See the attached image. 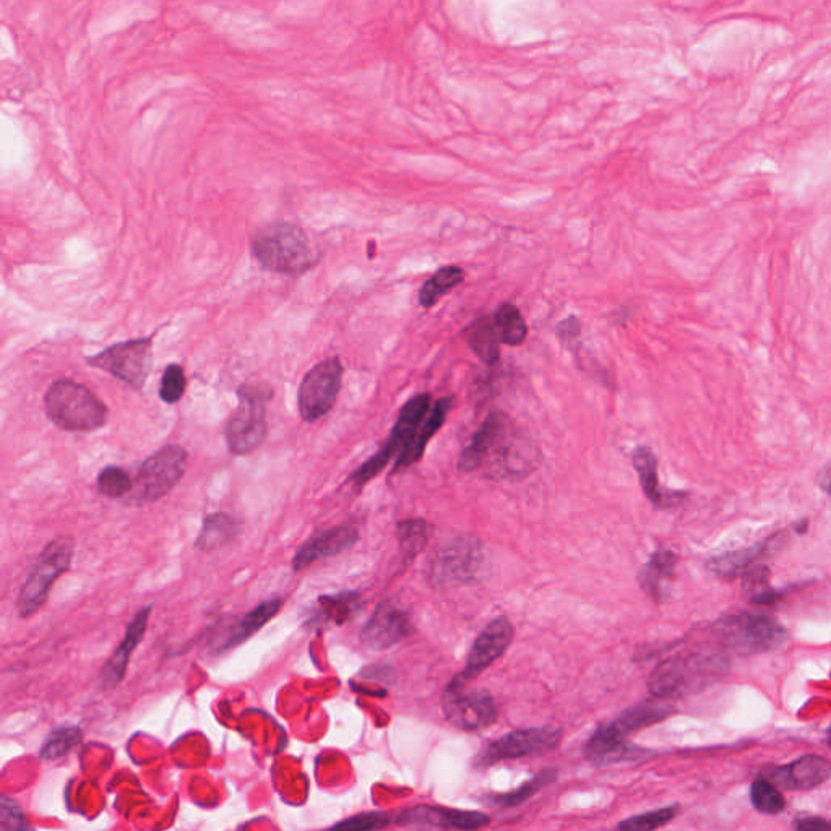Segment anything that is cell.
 <instances>
[{
  "label": "cell",
  "instance_id": "cell-5",
  "mask_svg": "<svg viewBox=\"0 0 831 831\" xmlns=\"http://www.w3.org/2000/svg\"><path fill=\"white\" fill-rule=\"evenodd\" d=\"M239 405L224 427L229 452L244 457L262 447L267 439V406L273 390L265 384H244L237 388Z\"/></svg>",
  "mask_w": 831,
  "mask_h": 831
},
{
  "label": "cell",
  "instance_id": "cell-12",
  "mask_svg": "<svg viewBox=\"0 0 831 831\" xmlns=\"http://www.w3.org/2000/svg\"><path fill=\"white\" fill-rule=\"evenodd\" d=\"M484 547L473 536H458L440 547L429 562V577L437 586L470 582L483 569Z\"/></svg>",
  "mask_w": 831,
  "mask_h": 831
},
{
  "label": "cell",
  "instance_id": "cell-9",
  "mask_svg": "<svg viewBox=\"0 0 831 831\" xmlns=\"http://www.w3.org/2000/svg\"><path fill=\"white\" fill-rule=\"evenodd\" d=\"M431 403L432 398L429 393H419L401 408L400 416H398L384 447L380 448L379 452L375 453L374 457L369 458L364 465L359 466L358 470L354 471L353 476H351V481L356 486H364V484L369 483L380 471L384 470L385 466L393 460V457H397V455L400 457V453L413 440L422 422L426 421L427 414L431 411Z\"/></svg>",
  "mask_w": 831,
  "mask_h": 831
},
{
  "label": "cell",
  "instance_id": "cell-22",
  "mask_svg": "<svg viewBox=\"0 0 831 831\" xmlns=\"http://www.w3.org/2000/svg\"><path fill=\"white\" fill-rule=\"evenodd\" d=\"M281 604H283V601L276 598L267 599V601L257 604L252 611L247 612L244 616L236 619L233 624L220 630L218 635L213 638V648L221 653V651L233 650L236 646L246 642L278 614Z\"/></svg>",
  "mask_w": 831,
  "mask_h": 831
},
{
  "label": "cell",
  "instance_id": "cell-43",
  "mask_svg": "<svg viewBox=\"0 0 831 831\" xmlns=\"http://www.w3.org/2000/svg\"><path fill=\"white\" fill-rule=\"evenodd\" d=\"M819 484L823 491L831 494V465L825 466L819 474Z\"/></svg>",
  "mask_w": 831,
  "mask_h": 831
},
{
  "label": "cell",
  "instance_id": "cell-21",
  "mask_svg": "<svg viewBox=\"0 0 831 831\" xmlns=\"http://www.w3.org/2000/svg\"><path fill=\"white\" fill-rule=\"evenodd\" d=\"M359 531L356 526L345 525L333 526L322 533L315 534L309 541L302 544L301 549L296 552L293 559V570L299 572L315 564L317 560L335 557L341 552L348 551L354 544L358 543Z\"/></svg>",
  "mask_w": 831,
  "mask_h": 831
},
{
  "label": "cell",
  "instance_id": "cell-17",
  "mask_svg": "<svg viewBox=\"0 0 831 831\" xmlns=\"http://www.w3.org/2000/svg\"><path fill=\"white\" fill-rule=\"evenodd\" d=\"M398 827H435L444 830H479L489 825V817L474 810L440 806H416L403 810L393 820Z\"/></svg>",
  "mask_w": 831,
  "mask_h": 831
},
{
  "label": "cell",
  "instance_id": "cell-15",
  "mask_svg": "<svg viewBox=\"0 0 831 831\" xmlns=\"http://www.w3.org/2000/svg\"><path fill=\"white\" fill-rule=\"evenodd\" d=\"M513 640V625L507 617L500 616L492 619L479 633L471 646L470 655L466 658L465 668L453 677L450 687H465L486 671L496 659L504 655Z\"/></svg>",
  "mask_w": 831,
  "mask_h": 831
},
{
  "label": "cell",
  "instance_id": "cell-44",
  "mask_svg": "<svg viewBox=\"0 0 831 831\" xmlns=\"http://www.w3.org/2000/svg\"><path fill=\"white\" fill-rule=\"evenodd\" d=\"M794 528H796L797 533L804 534V531L807 530V520H802L801 525H796Z\"/></svg>",
  "mask_w": 831,
  "mask_h": 831
},
{
  "label": "cell",
  "instance_id": "cell-27",
  "mask_svg": "<svg viewBox=\"0 0 831 831\" xmlns=\"http://www.w3.org/2000/svg\"><path fill=\"white\" fill-rule=\"evenodd\" d=\"M241 526L236 518L228 513H211L203 521L199 538L195 541V547L203 552L218 551L229 546L237 538Z\"/></svg>",
  "mask_w": 831,
  "mask_h": 831
},
{
  "label": "cell",
  "instance_id": "cell-38",
  "mask_svg": "<svg viewBox=\"0 0 831 831\" xmlns=\"http://www.w3.org/2000/svg\"><path fill=\"white\" fill-rule=\"evenodd\" d=\"M187 388L186 372L179 364H169L161 377L160 398L168 405H176L184 397Z\"/></svg>",
  "mask_w": 831,
  "mask_h": 831
},
{
  "label": "cell",
  "instance_id": "cell-40",
  "mask_svg": "<svg viewBox=\"0 0 831 831\" xmlns=\"http://www.w3.org/2000/svg\"><path fill=\"white\" fill-rule=\"evenodd\" d=\"M2 828L5 830H25L28 828L25 815L17 806V802L12 801L10 797L2 796Z\"/></svg>",
  "mask_w": 831,
  "mask_h": 831
},
{
  "label": "cell",
  "instance_id": "cell-10",
  "mask_svg": "<svg viewBox=\"0 0 831 831\" xmlns=\"http://www.w3.org/2000/svg\"><path fill=\"white\" fill-rule=\"evenodd\" d=\"M87 364L108 372L135 390H142L153 367V336L116 343L87 358Z\"/></svg>",
  "mask_w": 831,
  "mask_h": 831
},
{
  "label": "cell",
  "instance_id": "cell-18",
  "mask_svg": "<svg viewBox=\"0 0 831 831\" xmlns=\"http://www.w3.org/2000/svg\"><path fill=\"white\" fill-rule=\"evenodd\" d=\"M763 775L771 783L789 791H810L831 778V763L822 755H804L784 767L765 768Z\"/></svg>",
  "mask_w": 831,
  "mask_h": 831
},
{
  "label": "cell",
  "instance_id": "cell-4",
  "mask_svg": "<svg viewBox=\"0 0 831 831\" xmlns=\"http://www.w3.org/2000/svg\"><path fill=\"white\" fill-rule=\"evenodd\" d=\"M46 414L59 429L67 432H91L106 426L108 406L90 388L72 379H59L44 397Z\"/></svg>",
  "mask_w": 831,
  "mask_h": 831
},
{
  "label": "cell",
  "instance_id": "cell-29",
  "mask_svg": "<svg viewBox=\"0 0 831 831\" xmlns=\"http://www.w3.org/2000/svg\"><path fill=\"white\" fill-rule=\"evenodd\" d=\"M362 596L358 591H340L335 595L320 596L317 614L322 622L343 625L361 609Z\"/></svg>",
  "mask_w": 831,
  "mask_h": 831
},
{
  "label": "cell",
  "instance_id": "cell-6",
  "mask_svg": "<svg viewBox=\"0 0 831 831\" xmlns=\"http://www.w3.org/2000/svg\"><path fill=\"white\" fill-rule=\"evenodd\" d=\"M713 633L724 651L737 655L767 653L788 640V633L773 617L744 611L721 617Z\"/></svg>",
  "mask_w": 831,
  "mask_h": 831
},
{
  "label": "cell",
  "instance_id": "cell-45",
  "mask_svg": "<svg viewBox=\"0 0 831 831\" xmlns=\"http://www.w3.org/2000/svg\"><path fill=\"white\" fill-rule=\"evenodd\" d=\"M827 741H828V747H830V749H831V726H830V729H828Z\"/></svg>",
  "mask_w": 831,
  "mask_h": 831
},
{
  "label": "cell",
  "instance_id": "cell-39",
  "mask_svg": "<svg viewBox=\"0 0 831 831\" xmlns=\"http://www.w3.org/2000/svg\"><path fill=\"white\" fill-rule=\"evenodd\" d=\"M392 823L390 815L385 812H366V814L354 815L345 822L336 823V830L367 831L382 830Z\"/></svg>",
  "mask_w": 831,
  "mask_h": 831
},
{
  "label": "cell",
  "instance_id": "cell-16",
  "mask_svg": "<svg viewBox=\"0 0 831 831\" xmlns=\"http://www.w3.org/2000/svg\"><path fill=\"white\" fill-rule=\"evenodd\" d=\"M413 633V622L405 609L398 608L392 601H380L374 614L361 630L362 645L374 651L390 650L405 642Z\"/></svg>",
  "mask_w": 831,
  "mask_h": 831
},
{
  "label": "cell",
  "instance_id": "cell-35",
  "mask_svg": "<svg viewBox=\"0 0 831 831\" xmlns=\"http://www.w3.org/2000/svg\"><path fill=\"white\" fill-rule=\"evenodd\" d=\"M398 539L406 559H414L424 549L429 539V525L422 518H411V520L398 523Z\"/></svg>",
  "mask_w": 831,
  "mask_h": 831
},
{
  "label": "cell",
  "instance_id": "cell-1",
  "mask_svg": "<svg viewBox=\"0 0 831 831\" xmlns=\"http://www.w3.org/2000/svg\"><path fill=\"white\" fill-rule=\"evenodd\" d=\"M672 711L674 710L671 705L661 702V698L646 700L637 703L635 707L627 708L611 723L604 724L591 734L583 749L586 760L598 767L640 760L650 752L627 744L625 739L635 732L661 723L672 715Z\"/></svg>",
  "mask_w": 831,
  "mask_h": 831
},
{
  "label": "cell",
  "instance_id": "cell-2",
  "mask_svg": "<svg viewBox=\"0 0 831 831\" xmlns=\"http://www.w3.org/2000/svg\"><path fill=\"white\" fill-rule=\"evenodd\" d=\"M729 671L724 651L697 650L672 656L659 664L648 679L655 698H677L695 694L723 679Z\"/></svg>",
  "mask_w": 831,
  "mask_h": 831
},
{
  "label": "cell",
  "instance_id": "cell-14",
  "mask_svg": "<svg viewBox=\"0 0 831 831\" xmlns=\"http://www.w3.org/2000/svg\"><path fill=\"white\" fill-rule=\"evenodd\" d=\"M445 720L461 731H483L496 723L499 711L492 695L484 689L447 685L442 697Z\"/></svg>",
  "mask_w": 831,
  "mask_h": 831
},
{
  "label": "cell",
  "instance_id": "cell-3",
  "mask_svg": "<svg viewBox=\"0 0 831 831\" xmlns=\"http://www.w3.org/2000/svg\"><path fill=\"white\" fill-rule=\"evenodd\" d=\"M250 249L265 270L280 275H301L315 263L306 231L288 221H275L257 229Z\"/></svg>",
  "mask_w": 831,
  "mask_h": 831
},
{
  "label": "cell",
  "instance_id": "cell-30",
  "mask_svg": "<svg viewBox=\"0 0 831 831\" xmlns=\"http://www.w3.org/2000/svg\"><path fill=\"white\" fill-rule=\"evenodd\" d=\"M463 280H465V272L460 267L450 265V267L440 268L439 272L432 275L419 291V304L426 309H431L440 301V298H444L448 291L461 285Z\"/></svg>",
  "mask_w": 831,
  "mask_h": 831
},
{
  "label": "cell",
  "instance_id": "cell-19",
  "mask_svg": "<svg viewBox=\"0 0 831 831\" xmlns=\"http://www.w3.org/2000/svg\"><path fill=\"white\" fill-rule=\"evenodd\" d=\"M512 419L509 414L494 411L487 416L483 426L473 435L470 444L466 445L458 460V470L463 473L479 470L486 463L487 457L496 452L500 442L512 431Z\"/></svg>",
  "mask_w": 831,
  "mask_h": 831
},
{
  "label": "cell",
  "instance_id": "cell-7",
  "mask_svg": "<svg viewBox=\"0 0 831 831\" xmlns=\"http://www.w3.org/2000/svg\"><path fill=\"white\" fill-rule=\"evenodd\" d=\"M72 557L74 543L65 536L52 539L51 543L44 547L18 595L17 606L20 616H33L48 603L52 586L70 569Z\"/></svg>",
  "mask_w": 831,
  "mask_h": 831
},
{
  "label": "cell",
  "instance_id": "cell-34",
  "mask_svg": "<svg viewBox=\"0 0 831 831\" xmlns=\"http://www.w3.org/2000/svg\"><path fill=\"white\" fill-rule=\"evenodd\" d=\"M750 802L763 815H778L786 809V799L775 783L767 778L755 780L750 786Z\"/></svg>",
  "mask_w": 831,
  "mask_h": 831
},
{
  "label": "cell",
  "instance_id": "cell-42",
  "mask_svg": "<svg viewBox=\"0 0 831 831\" xmlns=\"http://www.w3.org/2000/svg\"><path fill=\"white\" fill-rule=\"evenodd\" d=\"M794 828L801 831L831 830V822L822 817H804L796 820Z\"/></svg>",
  "mask_w": 831,
  "mask_h": 831
},
{
  "label": "cell",
  "instance_id": "cell-20",
  "mask_svg": "<svg viewBox=\"0 0 831 831\" xmlns=\"http://www.w3.org/2000/svg\"><path fill=\"white\" fill-rule=\"evenodd\" d=\"M150 614L151 606L142 608L135 614L132 622H129V625H127L122 642L119 643L116 651L112 653L111 658L108 659V663L104 664L103 668H101L100 677H98L101 689H116L117 685L124 681L125 672L129 668L130 658H132L135 648L140 645L143 637H145V633H147Z\"/></svg>",
  "mask_w": 831,
  "mask_h": 831
},
{
  "label": "cell",
  "instance_id": "cell-41",
  "mask_svg": "<svg viewBox=\"0 0 831 831\" xmlns=\"http://www.w3.org/2000/svg\"><path fill=\"white\" fill-rule=\"evenodd\" d=\"M580 330H582L580 320L575 315H570L569 319L562 320L557 325V336H559L560 340L564 341L565 345H570L573 341H577L578 336H580Z\"/></svg>",
  "mask_w": 831,
  "mask_h": 831
},
{
  "label": "cell",
  "instance_id": "cell-36",
  "mask_svg": "<svg viewBox=\"0 0 831 831\" xmlns=\"http://www.w3.org/2000/svg\"><path fill=\"white\" fill-rule=\"evenodd\" d=\"M96 486L104 497L124 499L130 496V492L134 489V479L130 478V474L119 466H106L98 474Z\"/></svg>",
  "mask_w": 831,
  "mask_h": 831
},
{
  "label": "cell",
  "instance_id": "cell-31",
  "mask_svg": "<svg viewBox=\"0 0 831 831\" xmlns=\"http://www.w3.org/2000/svg\"><path fill=\"white\" fill-rule=\"evenodd\" d=\"M494 322H496L500 341L504 345L520 346L528 336L525 319H523L520 309L512 302H504V304L497 307Z\"/></svg>",
  "mask_w": 831,
  "mask_h": 831
},
{
  "label": "cell",
  "instance_id": "cell-8",
  "mask_svg": "<svg viewBox=\"0 0 831 831\" xmlns=\"http://www.w3.org/2000/svg\"><path fill=\"white\" fill-rule=\"evenodd\" d=\"M189 465V453L181 445H164L143 461L134 479L130 497L138 504L163 499L181 483Z\"/></svg>",
  "mask_w": 831,
  "mask_h": 831
},
{
  "label": "cell",
  "instance_id": "cell-26",
  "mask_svg": "<svg viewBox=\"0 0 831 831\" xmlns=\"http://www.w3.org/2000/svg\"><path fill=\"white\" fill-rule=\"evenodd\" d=\"M466 343L487 366H496L500 358V336L492 317H479L465 328Z\"/></svg>",
  "mask_w": 831,
  "mask_h": 831
},
{
  "label": "cell",
  "instance_id": "cell-13",
  "mask_svg": "<svg viewBox=\"0 0 831 831\" xmlns=\"http://www.w3.org/2000/svg\"><path fill=\"white\" fill-rule=\"evenodd\" d=\"M340 358L325 359L307 372L299 387V414L306 422L319 421L330 413L340 395L343 382Z\"/></svg>",
  "mask_w": 831,
  "mask_h": 831
},
{
  "label": "cell",
  "instance_id": "cell-28",
  "mask_svg": "<svg viewBox=\"0 0 831 831\" xmlns=\"http://www.w3.org/2000/svg\"><path fill=\"white\" fill-rule=\"evenodd\" d=\"M773 544V539H768L765 543L757 544V546L749 547V549H741V551L726 552L723 556L713 557L708 562V569L721 578H736L739 575H744L747 570L754 567L760 557L767 554Z\"/></svg>",
  "mask_w": 831,
  "mask_h": 831
},
{
  "label": "cell",
  "instance_id": "cell-25",
  "mask_svg": "<svg viewBox=\"0 0 831 831\" xmlns=\"http://www.w3.org/2000/svg\"><path fill=\"white\" fill-rule=\"evenodd\" d=\"M677 554L661 547L651 554L650 559L638 573V583L653 601H663L668 595L669 583L676 572Z\"/></svg>",
  "mask_w": 831,
  "mask_h": 831
},
{
  "label": "cell",
  "instance_id": "cell-32",
  "mask_svg": "<svg viewBox=\"0 0 831 831\" xmlns=\"http://www.w3.org/2000/svg\"><path fill=\"white\" fill-rule=\"evenodd\" d=\"M556 778V770L539 771L538 775L533 776L528 783L521 784L520 788L513 789L510 793L491 796L489 797V801L494 806L504 807V809L521 806L526 801H530L531 797L536 796L541 789L547 788L549 784L554 783Z\"/></svg>",
  "mask_w": 831,
  "mask_h": 831
},
{
  "label": "cell",
  "instance_id": "cell-24",
  "mask_svg": "<svg viewBox=\"0 0 831 831\" xmlns=\"http://www.w3.org/2000/svg\"><path fill=\"white\" fill-rule=\"evenodd\" d=\"M452 403L453 400L450 397L435 401V405L432 406V410L429 411V414H427L426 421L422 422L421 427H419L418 432L414 435L413 440H411L408 447L400 453V457L397 458V463H395L393 473H398V471L405 470V468H410V466H413L414 463H418V461L421 460L422 455L426 452L427 444L431 442L432 437H434V435L442 429L445 421H447L448 413L452 410Z\"/></svg>",
  "mask_w": 831,
  "mask_h": 831
},
{
  "label": "cell",
  "instance_id": "cell-33",
  "mask_svg": "<svg viewBox=\"0 0 831 831\" xmlns=\"http://www.w3.org/2000/svg\"><path fill=\"white\" fill-rule=\"evenodd\" d=\"M82 739L83 732L78 726H59L49 732L43 747L39 750V757L48 762L59 760L69 754L70 750L75 749Z\"/></svg>",
  "mask_w": 831,
  "mask_h": 831
},
{
  "label": "cell",
  "instance_id": "cell-37",
  "mask_svg": "<svg viewBox=\"0 0 831 831\" xmlns=\"http://www.w3.org/2000/svg\"><path fill=\"white\" fill-rule=\"evenodd\" d=\"M679 812H681V807L677 804L676 806L663 807V809L650 810L645 814L633 815L629 819L622 820L617 828L624 831L656 830V828L664 827V825H668L669 822L676 819Z\"/></svg>",
  "mask_w": 831,
  "mask_h": 831
},
{
  "label": "cell",
  "instance_id": "cell-23",
  "mask_svg": "<svg viewBox=\"0 0 831 831\" xmlns=\"http://www.w3.org/2000/svg\"><path fill=\"white\" fill-rule=\"evenodd\" d=\"M633 468L637 471L646 499L656 509H671L685 499L684 492L664 491L659 484L658 460L648 447H638L632 455Z\"/></svg>",
  "mask_w": 831,
  "mask_h": 831
},
{
  "label": "cell",
  "instance_id": "cell-11",
  "mask_svg": "<svg viewBox=\"0 0 831 831\" xmlns=\"http://www.w3.org/2000/svg\"><path fill=\"white\" fill-rule=\"evenodd\" d=\"M560 739L562 729L556 726L510 731L481 749L474 758V767L486 768L505 760L546 755L559 747Z\"/></svg>",
  "mask_w": 831,
  "mask_h": 831
}]
</instances>
